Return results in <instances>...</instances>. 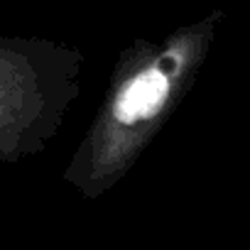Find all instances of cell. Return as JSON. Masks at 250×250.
I'll return each mask as SVG.
<instances>
[{
  "instance_id": "1",
  "label": "cell",
  "mask_w": 250,
  "mask_h": 250,
  "mask_svg": "<svg viewBox=\"0 0 250 250\" xmlns=\"http://www.w3.org/2000/svg\"><path fill=\"white\" fill-rule=\"evenodd\" d=\"M211 40V22L172 37L162 49L140 57L123 71L103 105L88 143V174L108 182L133 162L157 133L189 79L199 69Z\"/></svg>"
},
{
  "instance_id": "2",
  "label": "cell",
  "mask_w": 250,
  "mask_h": 250,
  "mask_svg": "<svg viewBox=\"0 0 250 250\" xmlns=\"http://www.w3.org/2000/svg\"><path fill=\"white\" fill-rule=\"evenodd\" d=\"M20 108V71L0 62V123Z\"/></svg>"
}]
</instances>
